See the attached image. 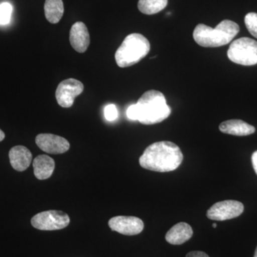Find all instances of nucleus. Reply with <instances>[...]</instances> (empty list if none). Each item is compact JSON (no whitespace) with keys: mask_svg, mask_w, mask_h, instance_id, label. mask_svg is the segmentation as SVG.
Listing matches in <instances>:
<instances>
[{"mask_svg":"<svg viewBox=\"0 0 257 257\" xmlns=\"http://www.w3.org/2000/svg\"><path fill=\"white\" fill-rule=\"evenodd\" d=\"M126 116L131 120H138L139 110L138 106L136 104H133L126 110Z\"/></svg>","mask_w":257,"mask_h":257,"instance_id":"obj_21","label":"nucleus"},{"mask_svg":"<svg viewBox=\"0 0 257 257\" xmlns=\"http://www.w3.org/2000/svg\"><path fill=\"white\" fill-rule=\"evenodd\" d=\"M109 226L112 231L119 234L133 236L140 234L145 225L143 220L136 216H117L111 218Z\"/></svg>","mask_w":257,"mask_h":257,"instance_id":"obj_9","label":"nucleus"},{"mask_svg":"<svg viewBox=\"0 0 257 257\" xmlns=\"http://www.w3.org/2000/svg\"><path fill=\"white\" fill-rule=\"evenodd\" d=\"M10 164L15 170L23 172L30 167L32 160L31 152L27 147L16 146L10 150Z\"/></svg>","mask_w":257,"mask_h":257,"instance_id":"obj_12","label":"nucleus"},{"mask_svg":"<svg viewBox=\"0 0 257 257\" xmlns=\"http://www.w3.org/2000/svg\"><path fill=\"white\" fill-rule=\"evenodd\" d=\"M253 257H257V247L256 248V251H255L254 256Z\"/></svg>","mask_w":257,"mask_h":257,"instance_id":"obj_25","label":"nucleus"},{"mask_svg":"<svg viewBox=\"0 0 257 257\" xmlns=\"http://www.w3.org/2000/svg\"><path fill=\"white\" fill-rule=\"evenodd\" d=\"M239 32V26L231 20H223L215 28L199 24L193 32L194 41L204 47H218L228 45Z\"/></svg>","mask_w":257,"mask_h":257,"instance_id":"obj_2","label":"nucleus"},{"mask_svg":"<svg viewBox=\"0 0 257 257\" xmlns=\"http://www.w3.org/2000/svg\"><path fill=\"white\" fill-rule=\"evenodd\" d=\"M168 0H140L138 8L143 14L155 15L165 9Z\"/></svg>","mask_w":257,"mask_h":257,"instance_id":"obj_17","label":"nucleus"},{"mask_svg":"<svg viewBox=\"0 0 257 257\" xmlns=\"http://www.w3.org/2000/svg\"><path fill=\"white\" fill-rule=\"evenodd\" d=\"M221 133L234 136H248L255 133L254 126L247 124L242 120L231 119L225 121L219 125Z\"/></svg>","mask_w":257,"mask_h":257,"instance_id":"obj_14","label":"nucleus"},{"mask_svg":"<svg viewBox=\"0 0 257 257\" xmlns=\"http://www.w3.org/2000/svg\"><path fill=\"white\" fill-rule=\"evenodd\" d=\"M186 257H209L207 253L200 251H191L187 253Z\"/></svg>","mask_w":257,"mask_h":257,"instance_id":"obj_22","label":"nucleus"},{"mask_svg":"<svg viewBox=\"0 0 257 257\" xmlns=\"http://www.w3.org/2000/svg\"><path fill=\"white\" fill-rule=\"evenodd\" d=\"M70 219L62 211H42L32 217L31 224L34 227L42 231H54L64 229L68 226Z\"/></svg>","mask_w":257,"mask_h":257,"instance_id":"obj_6","label":"nucleus"},{"mask_svg":"<svg viewBox=\"0 0 257 257\" xmlns=\"http://www.w3.org/2000/svg\"><path fill=\"white\" fill-rule=\"evenodd\" d=\"M104 116L108 121H114L118 116V111L114 104H109L104 108Z\"/></svg>","mask_w":257,"mask_h":257,"instance_id":"obj_20","label":"nucleus"},{"mask_svg":"<svg viewBox=\"0 0 257 257\" xmlns=\"http://www.w3.org/2000/svg\"><path fill=\"white\" fill-rule=\"evenodd\" d=\"M184 156L180 148L169 141L157 142L147 147L140 158L144 169L157 172H169L177 170Z\"/></svg>","mask_w":257,"mask_h":257,"instance_id":"obj_1","label":"nucleus"},{"mask_svg":"<svg viewBox=\"0 0 257 257\" xmlns=\"http://www.w3.org/2000/svg\"><path fill=\"white\" fill-rule=\"evenodd\" d=\"M150 50V43L141 34H130L125 37L115 53V60L121 68L130 67L145 58Z\"/></svg>","mask_w":257,"mask_h":257,"instance_id":"obj_4","label":"nucleus"},{"mask_svg":"<svg viewBox=\"0 0 257 257\" xmlns=\"http://www.w3.org/2000/svg\"><path fill=\"white\" fill-rule=\"evenodd\" d=\"M45 14L47 20L50 23H58L64 14L62 0H46L45 3Z\"/></svg>","mask_w":257,"mask_h":257,"instance_id":"obj_16","label":"nucleus"},{"mask_svg":"<svg viewBox=\"0 0 257 257\" xmlns=\"http://www.w3.org/2000/svg\"><path fill=\"white\" fill-rule=\"evenodd\" d=\"M13 6L8 3L0 5V25H7L11 20Z\"/></svg>","mask_w":257,"mask_h":257,"instance_id":"obj_19","label":"nucleus"},{"mask_svg":"<svg viewBox=\"0 0 257 257\" xmlns=\"http://www.w3.org/2000/svg\"><path fill=\"white\" fill-rule=\"evenodd\" d=\"M244 22L248 31L257 39V13H248L245 16Z\"/></svg>","mask_w":257,"mask_h":257,"instance_id":"obj_18","label":"nucleus"},{"mask_svg":"<svg viewBox=\"0 0 257 257\" xmlns=\"http://www.w3.org/2000/svg\"><path fill=\"white\" fill-rule=\"evenodd\" d=\"M69 42L77 52L84 53L87 51L90 43V37L87 27L82 22H77L72 25L69 33Z\"/></svg>","mask_w":257,"mask_h":257,"instance_id":"obj_11","label":"nucleus"},{"mask_svg":"<svg viewBox=\"0 0 257 257\" xmlns=\"http://www.w3.org/2000/svg\"><path fill=\"white\" fill-rule=\"evenodd\" d=\"M55 167V161L47 155H40L34 160V173L40 180L50 178L53 174Z\"/></svg>","mask_w":257,"mask_h":257,"instance_id":"obj_15","label":"nucleus"},{"mask_svg":"<svg viewBox=\"0 0 257 257\" xmlns=\"http://www.w3.org/2000/svg\"><path fill=\"white\" fill-rule=\"evenodd\" d=\"M84 90V85L75 79L62 81L56 89V99L62 107L69 108L73 105L74 99Z\"/></svg>","mask_w":257,"mask_h":257,"instance_id":"obj_8","label":"nucleus"},{"mask_svg":"<svg viewBox=\"0 0 257 257\" xmlns=\"http://www.w3.org/2000/svg\"><path fill=\"white\" fill-rule=\"evenodd\" d=\"M251 162H252L253 170L257 175V151L253 152L252 156H251Z\"/></svg>","mask_w":257,"mask_h":257,"instance_id":"obj_23","label":"nucleus"},{"mask_svg":"<svg viewBox=\"0 0 257 257\" xmlns=\"http://www.w3.org/2000/svg\"><path fill=\"white\" fill-rule=\"evenodd\" d=\"M5 138V133H3V132L1 130H0V142L3 141V140H4Z\"/></svg>","mask_w":257,"mask_h":257,"instance_id":"obj_24","label":"nucleus"},{"mask_svg":"<svg viewBox=\"0 0 257 257\" xmlns=\"http://www.w3.org/2000/svg\"><path fill=\"white\" fill-rule=\"evenodd\" d=\"M228 58L234 63L243 66L257 64V42L248 37L234 40L227 52Z\"/></svg>","mask_w":257,"mask_h":257,"instance_id":"obj_5","label":"nucleus"},{"mask_svg":"<svg viewBox=\"0 0 257 257\" xmlns=\"http://www.w3.org/2000/svg\"><path fill=\"white\" fill-rule=\"evenodd\" d=\"M35 142L42 151L53 155L64 153L70 147L66 139L52 134H40L36 137Z\"/></svg>","mask_w":257,"mask_h":257,"instance_id":"obj_10","label":"nucleus"},{"mask_svg":"<svg viewBox=\"0 0 257 257\" xmlns=\"http://www.w3.org/2000/svg\"><path fill=\"white\" fill-rule=\"evenodd\" d=\"M138 121L143 124L151 125L162 122L171 114L165 95L157 90L147 91L139 99Z\"/></svg>","mask_w":257,"mask_h":257,"instance_id":"obj_3","label":"nucleus"},{"mask_svg":"<svg viewBox=\"0 0 257 257\" xmlns=\"http://www.w3.org/2000/svg\"><path fill=\"white\" fill-rule=\"evenodd\" d=\"M193 236V229L190 225L185 222L175 224L166 234L167 242L173 245H180L190 239Z\"/></svg>","mask_w":257,"mask_h":257,"instance_id":"obj_13","label":"nucleus"},{"mask_svg":"<svg viewBox=\"0 0 257 257\" xmlns=\"http://www.w3.org/2000/svg\"><path fill=\"white\" fill-rule=\"evenodd\" d=\"M212 226H213V227H214V228H216V224H213Z\"/></svg>","mask_w":257,"mask_h":257,"instance_id":"obj_26","label":"nucleus"},{"mask_svg":"<svg viewBox=\"0 0 257 257\" xmlns=\"http://www.w3.org/2000/svg\"><path fill=\"white\" fill-rule=\"evenodd\" d=\"M242 203L235 200H225L213 204L207 212V216L211 220L224 221L234 219L242 214Z\"/></svg>","mask_w":257,"mask_h":257,"instance_id":"obj_7","label":"nucleus"}]
</instances>
